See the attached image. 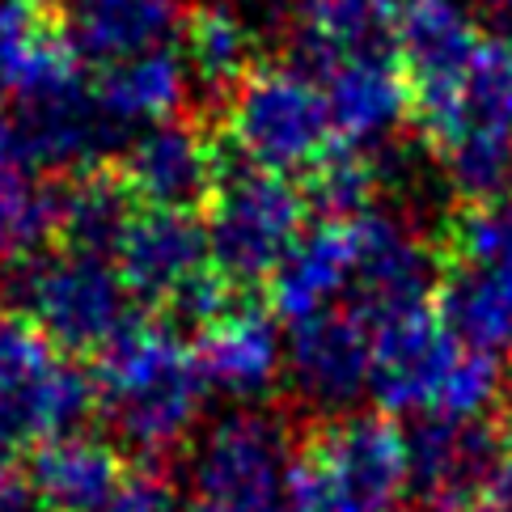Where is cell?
<instances>
[{"label":"cell","instance_id":"obj_1","mask_svg":"<svg viewBox=\"0 0 512 512\" xmlns=\"http://www.w3.org/2000/svg\"><path fill=\"white\" fill-rule=\"evenodd\" d=\"M98 398L123 445L161 457L191 436L208 398V373L191 347L166 322H132L98 352Z\"/></svg>","mask_w":512,"mask_h":512},{"label":"cell","instance_id":"obj_2","mask_svg":"<svg viewBox=\"0 0 512 512\" xmlns=\"http://www.w3.org/2000/svg\"><path fill=\"white\" fill-rule=\"evenodd\" d=\"M94 407H102L94 373L68 364L34 322H0V474L22 453L77 432Z\"/></svg>","mask_w":512,"mask_h":512},{"label":"cell","instance_id":"obj_3","mask_svg":"<svg viewBox=\"0 0 512 512\" xmlns=\"http://www.w3.org/2000/svg\"><path fill=\"white\" fill-rule=\"evenodd\" d=\"M305 216L309 195L292 187L288 174L259 170L250 161H242V166L225 161V174L204 208L212 267L242 297L271 284L305 237Z\"/></svg>","mask_w":512,"mask_h":512},{"label":"cell","instance_id":"obj_4","mask_svg":"<svg viewBox=\"0 0 512 512\" xmlns=\"http://www.w3.org/2000/svg\"><path fill=\"white\" fill-rule=\"evenodd\" d=\"M225 140L259 170L309 174L335 144L322 81L301 68L254 64L242 85L225 94Z\"/></svg>","mask_w":512,"mask_h":512},{"label":"cell","instance_id":"obj_5","mask_svg":"<svg viewBox=\"0 0 512 512\" xmlns=\"http://www.w3.org/2000/svg\"><path fill=\"white\" fill-rule=\"evenodd\" d=\"M13 297L22 301L26 322L60 352H102L123 326H132V288L119 276L115 259L89 250H39L13 263Z\"/></svg>","mask_w":512,"mask_h":512},{"label":"cell","instance_id":"obj_6","mask_svg":"<svg viewBox=\"0 0 512 512\" xmlns=\"http://www.w3.org/2000/svg\"><path fill=\"white\" fill-rule=\"evenodd\" d=\"M428 149L445 161L462 199H496L512 182V43L483 39L457 89V106Z\"/></svg>","mask_w":512,"mask_h":512},{"label":"cell","instance_id":"obj_7","mask_svg":"<svg viewBox=\"0 0 512 512\" xmlns=\"http://www.w3.org/2000/svg\"><path fill=\"white\" fill-rule=\"evenodd\" d=\"M390 47L411 85V123L432 144L453 115L474 51L483 47L479 26L457 0H398Z\"/></svg>","mask_w":512,"mask_h":512},{"label":"cell","instance_id":"obj_8","mask_svg":"<svg viewBox=\"0 0 512 512\" xmlns=\"http://www.w3.org/2000/svg\"><path fill=\"white\" fill-rule=\"evenodd\" d=\"M297 453L347 512H398L411 491V441L390 415L326 419Z\"/></svg>","mask_w":512,"mask_h":512},{"label":"cell","instance_id":"obj_9","mask_svg":"<svg viewBox=\"0 0 512 512\" xmlns=\"http://www.w3.org/2000/svg\"><path fill=\"white\" fill-rule=\"evenodd\" d=\"M512 419L424 415L411 441V491L424 512H474L500 474Z\"/></svg>","mask_w":512,"mask_h":512},{"label":"cell","instance_id":"obj_10","mask_svg":"<svg viewBox=\"0 0 512 512\" xmlns=\"http://www.w3.org/2000/svg\"><path fill=\"white\" fill-rule=\"evenodd\" d=\"M288 462L284 432L267 415H229L195 453V491L229 512H276L284 508Z\"/></svg>","mask_w":512,"mask_h":512},{"label":"cell","instance_id":"obj_11","mask_svg":"<svg viewBox=\"0 0 512 512\" xmlns=\"http://www.w3.org/2000/svg\"><path fill=\"white\" fill-rule=\"evenodd\" d=\"M466 347L449 335V326L432 305L407 309L373 326V377L369 386L386 411L428 415L441 402V390L462 360Z\"/></svg>","mask_w":512,"mask_h":512},{"label":"cell","instance_id":"obj_12","mask_svg":"<svg viewBox=\"0 0 512 512\" xmlns=\"http://www.w3.org/2000/svg\"><path fill=\"white\" fill-rule=\"evenodd\" d=\"M225 149L195 123H157L127 144L119 174L140 208L204 212L225 174Z\"/></svg>","mask_w":512,"mask_h":512},{"label":"cell","instance_id":"obj_13","mask_svg":"<svg viewBox=\"0 0 512 512\" xmlns=\"http://www.w3.org/2000/svg\"><path fill=\"white\" fill-rule=\"evenodd\" d=\"M81 60L60 0H0V77L22 106L85 89Z\"/></svg>","mask_w":512,"mask_h":512},{"label":"cell","instance_id":"obj_14","mask_svg":"<svg viewBox=\"0 0 512 512\" xmlns=\"http://www.w3.org/2000/svg\"><path fill=\"white\" fill-rule=\"evenodd\" d=\"M356 233V267L347 284V305L369 318V326L386 322L407 309L432 305L436 297V259L386 212H364L352 221Z\"/></svg>","mask_w":512,"mask_h":512},{"label":"cell","instance_id":"obj_15","mask_svg":"<svg viewBox=\"0 0 512 512\" xmlns=\"http://www.w3.org/2000/svg\"><path fill=\"white\" fill-rule=\"evenodd\" d=\"M115 267L132 288V297L170 305L199 271L212 267L204 216L174 208H140L115 250Z\"/></svg>","mask_w":512,"mask_h":512},{"label":"cell","instance_id":"obj_16","mask_svg":"<svg viewBox=\"0 0 512 512\" xmlns=\"http://www.w3.org/2000/svg\"><path fill=\"white\" fill-rule=\"evenodd\" d=\"M288 373L318 402L356 398L373 377V326L352 305L322 309L314 318L292 322Z\"/></svg>","mask_w":512,"mask_h":512},{"label":"cell","instance_id":"obj_17","mask_svg":"<svg viewBox=\"0 0 512 512\" xmlns=\"http://www.w3.org/2000/svg\"><path fill=\"white\" fill-rule=\"evenodd\" d=\"M322 89L331 102L335 140L352 144V149L373 153V144L386 140L402 119H411V85L394 47L339 60L322 77Z\"/></svg>","mask_w":512,"mask_h":512},{"label":"cell","instance_id":"obj_18","mask_svg":"<svg viewBox=\"0 0 512 512\" xmlns=\"http://www.w3.org/2000/svg\"><path fill=\"white\" fill-rule=\"evenodd\" d=\"M13 140L39 170H98L106 149L115 144V119L102 111L94 85L72 89L64 98L30 102L9 119Z\"/></svg>","mask_w":512,"mask_h":512},{"label":"cell","instance_id":"obj_19","mask_svg":"<svg viewBox=\"0 0 512 512\" xmlns=\"http://www.w3.org/2000/svg\"><path fill=\"white\" fill-rule=\"evenodd\" d=\"M199 360L212 386H221L237 398L267 394L280 377V364L288 360V347L276 331V309L237 301L212 326L199 331Z\"/></svg>","mask_w":512,"mask_h":512},{"label":"cell","instance_id":"obj_20","mask_svg":"<svg viewBox=\"0 0 512 512\" xmlns=\"http://www.w3.org/2000/svg\"><path fill=\"white\" fill-rule=\"evenodd\" d=\"M436 314L466 352H512V267L436 263Z\"/></svg>","mask_w":512,"mask_h":512},{"label":"cell","instance_id":"obj_21","mask_svg":"<svg viewBox=\"0 0 512 512\" xmlns=\"http://www.w3.org/2000/svg\"><path fill=\"white\" fill-rule=\"evenodd\" d=\"M352 267H356L352 221H322L318 229H309L276 271V280L267 284L276 318L292 326L301 318L322 314V309L343 305L347 284H352Z\"/></svg>","mask_w":512,"mask_h":512},{"label":"cell","instance_id":"obj_22","mask_svg":"<svg viewBox=\"0 0 512 512\" xmlns=\"http://www.w3.org/2000/svg\"><path fill=\"white\" fill-rule=\"evenodd\" d=\"M64 182L43 178V170L17 149L9 119H0V259L22 263L60 237Z\"/></svg>","mask_w":512,"mask_h":512},{"label":"cell","instance_id":"obj_23","mask_svg":"<svg viewBox=\"0 0 512 512\" xmlns=\"http://www.w3.org/2000/svg\"><path fill=\"white\" fill-rule=\"evenodd\" d=\"M127 470L123 457L111 441H94V436L68 432L47 441L34 453L30 483L51 512H106L123 487Z\"/></svg>","mask_w":512,"mask_h":512},{"label":"cell","instance_id":"obj_24","mask_svg":"<svg viewBox=\"0 0 512 512\" xmlns=\"http://www.w3.org/2000/svg\"><path fill=\"white\" fill-rule=\"evenodd\" d=\"M398 0H301L297 9V68L322 81L339 60L390 47Z\"/></svg>","mask_w":512,"mask_h":512},{"label":"cell","instance_id":"obj_25","mask_svg":"<svg viewBox=\"0 0 512 512\" xmlns=\"http://www.w3.org/2000/svg\"><path fill=\"white\" fill-rule=\"evenodd\" d=\"M81 56L119 64L157 51L182 26L178 0H60Z\"/></svg>","mask_w":512,"mask_h":512},{"label":"cell","instance_id":"obj_26","mask_svg":"<svg viewBox=\"0 0 512 512\" xmlns=\"http://www.w3.org/2000/svg\"><path fill=\"white\" fill-rule=\"evenodd\" d=\"M187 77L191 68L178 51H144V56L106 64L102 77L94 81V94L102 102V111L111 115L119 127L123 123H170L182 111V98H187Z\"/></svg>","mask_w":512,"mask_h":512},{"label":"cell","instance_id":"obj_27","mask_svg":"<svg viewBox=\"0 0 512 512\" xmlns=\"http://www.w3.org/2000/svg\"><path fill=\"white\" fill-rule=\"evenodd\" d=\"M140 212L136 195L127 191L119 170L98 166L64 182V216H60V246L106 254L115 259L132 216Z\"/></svg>","mask_w":512,"mask_h":512},{"label":"cell","instance_id":"obj_28","mask_svg":"<svg viewBox=\"0 0 512 512\" xmlns=\"http://www.w3.org/2000/svg\"><path fill=\"white\" fill-rule=\"evenodd\" d=\"M178 39L191 77L216 89V94H233L254 68V34L221 5H199L182 13Z\"/></svg>","mask_w":512,"mask_h":512},{"label":"cell","instance_id":"obj_29","mask_svg":"<svg viewBox=\"0 0 512 512\" xmlns=\"http://www.w3.org/2000/svg\"><path fill=\"white\" fill-rule=\"evenodd\" d=\"M436 263H504L512 267V191L470 204L462 199L441 233Z\"/></svg>","mask_w":512,"mask_h":512},{"label":"cell","instance_id":"obj_30","mask_svg":"<svg viewBox=\"0 0 512 512\" xmlns=\"http://www.w3.org/2000/svg\"><path fill=\"white\" fill-rule=\"evenodd\" d=\"M373 187H377V166L373 153L352 149V144H331L314 170H309V208L322 212V221H356V216L373 212Z\"/></svg>","mask_w":512,"mask_h":512},{"label":"cell","instance_id":"obj_31","mask_svg":"<svg viewBox=\"0 0 512 512\" xmlns=\"http://www.w3.org/2000/svg\"><path fill=\"white\" fill-rule=\"evenodd\" d=\"M106 512H182V508H178V491L166 474L153 466H140V470H127V479L115 491V500Z\"/></svg>","mask_w":512,"mask_h":512},{"label":"cell","instance_id":"obj_32","mask_svg":"<svg viewBox=\"0 0 512 512\" xmlns=\"http://www.w3.org/2000/svg\"><path fill=\"white\" fill-rule=\"evenodd\" d=\"M0 512H51L39 496V487L30 483V474L22 479V474L5 470L0 474Z\"/></svg>","mask_w":512,"mask_h":512},{"label":"cell","instance_id":"obj_33","mask_svg":"<svg viewBox=\"0 0 512 512\" xmlns=\"http://www.w3.org/2000/svg\"><path fill=\"white\" fill-rule=\"evenodd\" d=\"M474 512H512V436H508V453H504V462H500L496 483H491L487 500L474 508Z\"/></svg>","mask_w":512,"mask_h":512},{"label":"cell","instance_id":"obj_34","mask_svg":"<svg viewBox=\"0 0 512 512\" xmlns=\"http://www.w3.org/2000/svg\"><path fill=\"white\" fill-rule=\"evenodd\" d=\"M479 17L491 30V39L512 43V0H479Z\"/></svg>","mask_w":512,"mask_h":512},{"label":"cell","instance_id":"obj_35","mask_svg":"<svg viewBox=\"0 0 512 512\" xmlns=\"http://www.w3.org/2000/svg\"><path fill=\"white\" fill-rule=\"evenodd\" d=\"M187 512H229V508H216V504H208V500H199V504H191Z\"/></svg>","mask_w":512,"mask_h":512},{"label":"cell","instance_id":"obj_36","mask_svg":"<svg viewBox=\"0 0 512 512\" xmlns=\"http://www.w3.org/2000/svg\"><path fill=\"white\" fill-rule=\"evenodd\" d=\"M9 98V85H5V77H0V102H5Z\"/></svg>","mask_w":512,"mask_h":512}]
</instances>
